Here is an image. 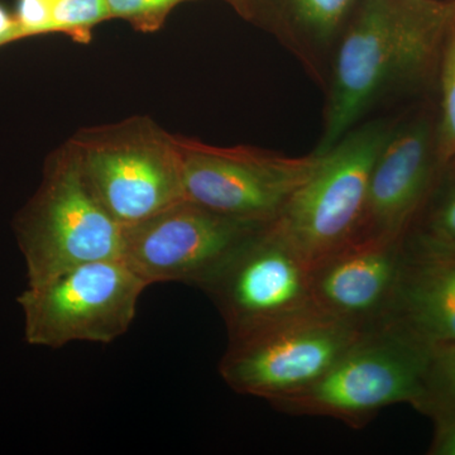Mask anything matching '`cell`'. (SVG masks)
Wrapping results in <instances>:
<instances>
[{
	"instance_id": "obj_15",
	"label": "cell",
	"mask_w": 455,
	"mask_h": 455,
	"mask_svg": "<svg viewBox=\"0 0 455 455\" xmlns=\"http://www.w3.org/2000/svg\"><path fill=\"white\" fill-rule=\"evenodd\" d=\"M439 68L442 88L439 156L447 163H455V2L443 41Z\"/></svg>"
},
{
	"instance_id": "obj_14",
	"label": "cell",
	"mask_w": 455,
	"mask_h": 455,
	"mask_svg": "<svg viewBox=\"0 0 455 455\" xmlns=\"http://www.w3.org/2000/svg\"><path fill=\"white\" fill-rule=\"evenodd\" d=\"M301 46L322 49L337 35L355 0H284Z\"/></svg>"
},
{
	"instance_id": "obj_10",
	"label": "cell",
	"mask_w": 455,
	"mask_h": 455,
	"mask_svg": "<svg viewBox=\"0 0 455 455\" xmlns=\"http://www.w3.org/2000/svg\"><path fill=\"white\" fill-rule=\"evenodd\" d=\"M307 259L267 224L202 290L232 337L315 307Z\"/></svg>"
},
{
	"instance_id": "obj_23",
	"label": "cell",
	"mask_w": 455,
	"mask_h": 455,
	"mask_svg": "<svg viewBox=\"0 0 455 455\" xmlns=\"http://www.w3.org/2000/svg\"><path fill=\"white\" fill-rule=\"evenodd\" d=\"M233 8L243 17L253 16L254 0H226Z\"/></svg>"
},
{
	"instance_id": "obj_4",
	"label": "cell",
	"mask_w": 455,
	"mask_h": 455,
	"mask_svg": "<svg viewBox=\"0 0 455 455\" xmlns=\"http://www.w3.org/2000/svg\"><path fill=\"white\" fill-rule=\"evenodd\" d=\"M367 331L309 307L229 337L220 373L236 394L272 403L315 382Z\"/></svg>"
},
{
	"instance_id": "obj_9",
	"label": "cell",
	"mask_w": 455,
	"mask_h": 455,
	"mask_svg": "<svg viewBox=\"0 0 455 455\" xmlns=\"http://www.w3.org/2000/svg\"><path fill=\"white\" fill-rule=\"evenodd\" d=\"M266 226L184 199L123 228L122 259L148 286L180 283L202 290Z\"/></svg>"
},
{
	"instance_id": "obj_16",
	"label": "cell",
	"mask_w": 455,
	"mask_h": 455,
	"mask_svg": "<svg viewBox=\"0 0 455 455\" xmlns=\"http://www.w3.org/2000/svg\"><path fill=\"white\" fill-rule=\"evenodd\" d=\"M110 18L107 0H55L51 33H65L80 44H88L92 31Z\"/></svg>"
},
{
	"instance_id": "obj_17",
	"label": "cell",
	"mask_w": 455,
	"mask_h": 455,
	"mask_svg": "<svg viewBox=\"0 0 455 455\" xmlns=\"http://www.w3.org/2000/svg\"><path fill=\"white\" fill-rule=\"evenodd\" d=\"M188 0H107L110 18H121L140 32H155L181 3Z\"/></svg>"
},
{
	"instance_id": "obj_20",
	"label": "cell",
	"mask_w": 455,
	"mask_h": 455,
	"mask_svg": "<svg viewBox=\"0 0 455 455\" xmlns=\"http://www.w3.org/2000/svg\"><path fill=\"white\" fill-rule=\"evenodd\" d=\"M419 410L430 415L435 424L429 454L455 455V406L427 403Z\"/></svg>"
},
{
	"instance_id": "obj_1",
	"label": "cell",
	"mask_w": 455,
	"mask_h": 455,
	"mask_svg": "<svg viewBox=\"0 0 455 455\" xmlns=\"http://www.w3.org/2000/svg\"><path fill=\"white\" fill-rule=\"evenodd\" d=\"M455 0H364L335 57L323 139L325 154L398 84L439 65Z\"/></svg>"
},
{
	"instance_id": "obj_22",
	"label": "cell",
	"mask_w": 455,
	"mask_h": 455,
	"mask_svg": "<svg viewBox=\"0 0 455 455\" xmlns=\"http://www.w3.org/2000/svg\"><path fill=\"white\" fill-rule=\"evenodd\" d=\"M16 41V20L0 7V46Z\"/></svg>"
},
{
	"instance_id": "obj_3",
	"label": "cell",
	"mask_w": 455,
	"mask_h": 455,
	"mask_svg": "<svg viewBox=\"0 0 455 455\" xmlns=\"http://www.w3.org/2000/svg\"><path fill=\"white\" fill-rule=\"evenodd\" d=\"M27 286L49 283L94 260L122 259L123 227L98 202L73 147L57 155L14 221Z\"/></svg>"
},
{
	"instance_id": "obj_21",
	"label": "cell",
	"mask_w": 455,
	"mask_h": 455,
	"mask_svg": "<svg viewBox=\"0 0 455 455\" xmlns=\"http://www.w3.org/2000/svg\"><path fill=\"white\" fill-rule=\"evenodd\" d=\"M429 230L455 244V187L440 205Z\"/></svg>"
},
{
	"instance_id": "obj_2",
	"label": "cell",
	"mask_w": 455,
	"mask_h": 455,
	"mask_svg": "<svg viewBox=\"0 0 455 455\" xmlns=\"http://www.w3.org/2000/svg\"><path fill=\"white\" fill-rule=\"evenodd\" d=\"M430 353L431 347L412 335L379 326L315 382L269 403L284 414L323 416L361 429L385 407L423 403Z\"/></svg>"
},
{
	"instance_id": "obj_19",
	"label": "cell",
	"mask_w": 455,
	"mask_h": 455,
	"mask_svg": "<svg viewBox=\"0 0 455 455\" xmlns=\"http://www.w3.org/2000/svg\"><path fill=\"white\" fill-rule=\"evenodd\" d=\"M55 0H18L16 41L51 33Z\"/></svg>"
},
{
	"instance_id": "obj_8",
	"label": "cell",
	"mask_w": 455,
	"mask_h": 455,
	"mask_svg": "<svg viewBox=\"0 0 455 455\" xmlns=\"http://www.w3.org/2000/svg\"><path fill=\"white\" fill-rule=\"evenodd\" d=\"M185 196L236 220L269 224L315 173L324 154L289 157L253 147L175 137Z\"/></svg>"
},
{
	"instance_id": "obj_7",
	"label": "cell",
	"mask_w": 455,
	"mask_h": 455,
	"mask_svg": "<svg viewBox=\"0 0 455 455\" xmlns=\"http://www.w3.org/2000/svg\"><path fill=\"white\" fill-rule=\"evenodd\" d=\"M388 132L379 123L350 131L269 223L311 266L357 238L371 173Z\"/></svg>"
},
{
	"instance_id": "obj_12",
	"label": "cell",
	"mask_w": 455,
	"mask_h": 455,
	"mask_svg": "<svg viewBox=\"0 0 455 455\" xmlns=\"http://www.w3.org/2000/svg\"><path fill=\"white\" fill-rule=\"evenodd\" d=\"M427 346L455 343V244L427 232L403 239L400 277L381 325Z\"/></svg>"
},
{
	"instance_id": "obj_5",
	"label": "cell",
	"mask_w": 455,
	"mask_h": 455,
	"mask_svg": "<svg viewBox=\"0 0 455 455\" xmlns=\"http://www.w3.org/2000/svg\"><path fill=\"white\" fill-rule=\"evenodd\" d=\"M148 287L123 259L68 269L17 298L29 346L61 349L75 341L110 344L130 331Z\"/></svg>"
},
{
	"instance_id": "obj_6",
	"label": "cell",
	"mask_w": 455,
	"mask_h": 455,
	"mask_svg": "<svg viewBox=\"0 0 455 455\" xmlns=\"http://www.w3.org/2000/svg\"><path fill=\"white\" fill-rule=\"evenodd\" d=\"M71 147L90 190L123 228L187 199L175 136L151 123L99 131Z\"/></svg>"
},
{
	"instance_id": "obj_11",
	"label": "cell",
	"mask_w": 455,
	"mask_h": 455,
	"mask_svg": "<svg viewBox=\"0 0 455 455\" xmlns=\"http://www.w3.org/2000/svg\"><path fill=\"white\" fill-rule=\"evenodd\" d=\"M403 239H353L311 266L317 309L363 331L385 322L400 277Z\"/></svg>"
},
{
	"instance_id": "obj_18",
	"label": "cell",
	"mask_w": 455,
	"mask_h": 455,
	"mask_svg": "<svg viewBox=\"0 0 455 455\" xmlns=\"http://www.w3.org/2000/svg\"><path fill=\"white\" fill-rule=\"evenodd\" d=\"M427 403L455 406V343L431 347L427 396L416 409Z\"/></svg>"
},
{
	"instance_id": "obj_13",
	"label": "cell",
	"mask_w": 455,
	"mask_h": 455,
	"mask_svg": "<svg viewBox=\"0 0 455 455\" xmlns=\"http://www.w3.org/2000/svg\"><path fill=\"white\" fill-rule=\"evenodd\" d=\"M433 175L429 123L420 119L388 132L371 173L366 212L355 239L406 235L429 193Z\"/></svg>"
}]
</instances>
